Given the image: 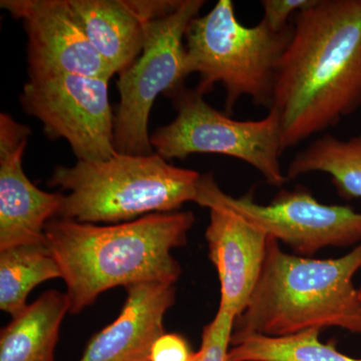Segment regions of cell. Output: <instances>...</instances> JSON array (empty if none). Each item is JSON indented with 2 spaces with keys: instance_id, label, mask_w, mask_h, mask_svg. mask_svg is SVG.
<instances>
[{
  "instance_id": "obj_1",
  "label": "cell",
  "mask_w": 361,
  "mask_h": 361,
  "mask_svg": "<svg viewBox=\"0 0 361 361\" xmlns=\"http://www.w3.org/2000/svg\"><path fill=\"white\" fill-rule=\"evenodd\" d=\"M293 18L270 108L283 152L361 108V0H314Z\"/></svg>"
},
{
  "instance_id": "obj_2",
  "label": "cell",
  "mask_w": 361,
  "mask_h": 361,
  "mask_svg": "<svg viewBox=\"0 0 361 361\" xmlns=\"http://www.w3.org/2000/svg\"><path fill=\"white\" fill-rule=\"evenodd\" d=\"M194 222L191 211L149 214L106 226L49 221L45 239L66 285L71 314L116 287L175 285L182 268L173 251L186 245Z\"/></svg>"
},
{
  "instance_id": "obj_3",
  "label": "cell",
  "mask_w": 361,
  "mask_h": 361,
  "mask_svg": "<svg viewBox=\"0 0 361 361\" xmlns=\"http://www.w3.org/2000/svg\"><path fill=\"white\" fill-rule=\"evenodd\" d=\"M361 243L338 258L303 257L268 239L264 264L231 338L290 336L341 329L361 336V298L355 276Z\"/></svg>"
},
{
  "instance_id": "obj_4",
  "label": "cell",
  "mask_w": 361,
  "mask_h": 361,
  "mask_svg": "<svg viewBox=\"0 0 361 361\" xmlns=\"http://www.w3.org/2000/svg\"><path fill=\"white\" fill-rule=\"evenodd\" d=\"M201 177L197 171L171 165L157 153H116L108 160L59 166L47 185L68 192L58 218L111 225L176 212L188 202L195 203Z\"/></svg>"
},
{
  "instance_id": "obj_5",
  "label": "cell",
  "mask_w": 361,
  "mask_h": 361,
  "mask_svg": "<svg viewBox=\"0 0 361 361\" xmlns=\"http://www.w3.org/2000/svg\"><path fill=\"white\" fill-rule=\"evenodd\" d=\"M291 35V25L282 32H273L264 20L243 25L237 18L234 2L219 0L188 27V75L198 73L196 90L204 96L217 84L224 87L227 115L242 97L270 110L278 63Z\"/></svg>"
},
{
  "instance_id": "obj_6",
  "label": "cell",
  "mask_w": 361,
  "mask_h": 361,
  "mask_svg": "<svg viewBox=\"0 0 361 361\" xmlns=\"http://www.w3.org/2000/svg\"><path fill=\"white\" fill-rule=\"evenodd\" d=\"M171 97L177 116L151 135L152 146L165 160L218 154L248 164L272 186L288 182L280 163L283 149L276 111L270 109L261 120L237 121L211 106L196 89L183 87Z\"/></svg>"
},
{
  "instance_id": "obj_7",
  "label": "cell",
  "mask_w": 361,
  "mask_h": 361,
  "mask_svg": "<svg viewBox=\"0 0 361 361\" xmlns=\"http://www.w3.org/2000/svg\"><path fill=\"white\" fill-rule=\"evenodd\" d=\"M204 0H182L172 13L145 23L141 56L118 75L120 104L115 116L118 153L153 154L149 118L160 94L172 96L184 87L188 77L185 39L188 27L198 18Z\"/></svg>"
},
{
  "instance_id": "obj_8",
  "label": "cell",
  "mask_w": 361,
  "mask_h": 361,
  "mask_svg": "<svg viewBox=\"0 0 361 361\" xmlns=\"http://www.w3.org/2000/svg\"><path fill=\"white\" fill-rule=\"evenodd\" d=\"M195 203L208 209H228L303 257H312L330 247L361 243V212L349 206L320 203L304 187L281 190L269 204H260L250 194L234 197L225 193L208 173L202 175Z\"/></svg>"
},
{
  "instance_id": "obj_9",
  "label": "cell",
  "mask_w": 361,
  "mask_h": 361,
  "mask_svg": "<svg viewBox=\"0 0 361 361\" xmlns=\"http://www.w3.org/2000/svg\"><path fill=\"white\" fill-rule=\"evenodd\" d=\"M109 80L73 73L28 75L20 104L42 123L49 139H65L78 161L108 160L118 153Z\"/></svg>"
},
{
  "instance_id": "obj_10",
  "label": "cell",
  "mask_w": 361,
  "mask_h": 361,
  "mask_svg": "<svg viewBox=\"0 0 361 361\" xmlns=\"http://www.w3.org/2000/svg\"><path fill=\"white\" fill-rule=\"evenodd\" d=\"M27 35L28 75L73 73L111 80L110 66L90 44L68 0H1Z\"/></svg>"
},
{
  "instance_id": "obj_11",
  "label": "cell",
  "mask_w": 361,
  "mask_h": 361,
  "mask_svg": "<svg viewBox=\"0 0 361 361\" xmlns=\"http://www.w3.org/2000/svg\"><path fill=\"white\" fill-rule=\"evenodd\" d=\"M32 130L0 115V251L47 243L45 226L59 217L65 195L42 191L28 179L23 153Z\"/></svg>"
},
{
  "instance_id": "obj_12",
  "label": "cell",
  "mask_w": 361,
  "mask_h": 361,
  "mask_svg": "<svg viewBox=\"0 0 361 361\" xmlns=\"http://www.w3.org/2000/svg\"><path fill=\"white\" fill-rule=\"evenodd\" d=\"M209 211L205 238L219 278L218 310L237 318L257 285L269 237L228 209L212 206Z\"/></svg>"
},
{
  "instance_id": "obj_13",
  "label": "cell",
  "mask_w": 361,
  "mask_h": 361,
  "mask_svg": "<svg viewBox=\"0 0 361 361\" xmlns=\"http://www.w3.org/2000/svg\"><path fill=\"white\" fill-rule=\"evenodd\" d=\"M182 0H68L90 44L121 75L137 61L145 23L175 11Z\"/></svg>"
},
{
  "instance_id": "obj_14",
  "label": "cell",
  "mask_w": 361,
  "mask_h": 361,
  "mask_svg": "<svg viewBox=\"0 0 361 361\" xmlns=\"http://www.w3.org/2000/svg\"><path fill=\"white\" fill-rule=\"evenodd\" d=\"M126 289L120 315L92 337L78 361H149L154 343L165 334L164 320L176 301L175 285L142 283Z\"/></svg>"
},
{
  "instance_id": "obj_15",
  "label": "cell",
  "mask_w": 361,
  "mask_h": 361,
  "mask_svg": "<svg viewBox=\"0 0 361 361\" xmlns=\"http://www.w3.org/2000/svg\"><path fill=\"white\" fill-rule=\"evenodd\" d=\"M66 313H70V301L66 293H42L1 329L0 361H54Z\"/></svg>"
},
{
  "instance_id": "obj_16",
  "label": "cell",
  "mask_w": 361,
  "mask_h": 361,
  "mask_svg": "<svg viewBox=\"0 0 361 361\" xmlns=\"http://www.w3.org/2000/svg\"><path fill=\"white\" fill-rule=\"evenodd\" d=\"M310 173H324L342 198L361 199V134L342 140L322 135L293 157L286 175L288 180Z\"/></svg>"
},
{
  "instance_id": "obj_17",
  "label": "cell",
  "mask_w": 361,
  "mask_h": 361,
  "mask_svg": "<svg viewBox=\"0 0 361 361\" xmlns=\"http://www.w3.org/2000/svg\"><path fill=\"white\" fill-rule=\"evenodd\" d=\"M58 278L61 269L47 243L0 251V310L11 317L20 314L35 287Z\"/></svg>"
},
{
  "instance_id": "obj_18",
  "label": "cell",
  "mask_w": 361,
  "mask_h": 361,
  "mask_svg": "<svg viewBox=\"0 0 361 361\" xmlns=\"http://www.w3.org/2000/svg\"><path fill=\"white\" fill-rule=\"evenodd\" d=\"M320 330L290 336H248L231 338L229 361H361L337 348L336 342L322 341Z\"/></svg>"
},
{
  "instance_id": "obj_19",
  "label": "cell",
  "mask_w": 361,
  "mask_h": 361,
  "mask_svg": "<svg viewBox=\"0 0 361 361\" xmlns=\"http://www.w3.org/2000/svg\"><path fill=\"white\" fill-rule=\"evenodd\" d=\"M235 319L224 311H217L212 322L204 327L199 361H229Z\"/></svg>"
},
{
  "instance_id": "obj_20",
  "label": "cell",
  "mask_w": 361,
  "mask_h": 361,
  "mask_svg": "<svg viewBox=\"0 0 361 361\" xmlns=\"http://www.w3.org/2000/svg\"><path fill=\"white\" fill-rule=\"evenodd\" d=\"M314 0H262V20L275 32H282L290 26L288 21L297 13L311 6Z\"/></svg>"
},
{
  "instance_id": "obj_21",
  "label": "cell",
  "mask_w": 361,
  "mask_h": 361,
  "mask_svg": "<svg viewBox=\"0 0 361 361\" xmlns=\"http://www.w3.org/2000/svg\"><path fill=\"white\" fill-rule=\"evenodd\" d=\"M200 353H194L184 337L176 334H164L152 348L149 361H199Z\"/></svg>"
},
{
  "instance_id": "obj_22",
  "label": "cell",
  "mask_w": 361,
  "mask_h": 361,
  "mask_svg": "<svg viewBox=\"0 0 361 361\" xmlns=\"http://www.w3.org/2000/svg\"><path fill=\"white\" fill-rule=\"evenodd\" d=\"M360 272H361V270H360ZM358 290H360V298H361V287H360V288H358Z\"/></svg>"
}]
</instances>
